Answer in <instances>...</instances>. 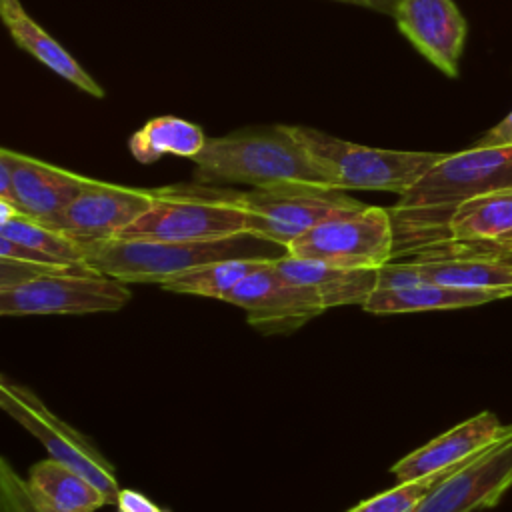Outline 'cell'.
Listing matches in <instances>:
<instances>
[{"label":"cell","mask_w":512,"mask_h":512,"mask_svg":"<svg viewBox=\"0 0 512 512\" xmlns=\"http://www.w3.org/2000/svg\"><path fill=\"white\" fill-rule=\"evenodd\" d=\"M512 188V146H472L444 154L390 208L394 258L446 242L454 210L480 194Z\"/></svg>","instance_id":"cell-1"},{"label":"cell","mask_w":512,"mask_h":512,"mask_svg":"<svg viewBox=\"0 0 512 512\" xmlns=\"http://www.w3.org/2000/svg\"><path fill=\"white\" fill-rule=\"evenodd\" d=\"M192 162L194 180L200 184L328 186L290 126L244 128L208 138Z\"/></svg>","instance_id":"cell-2"},{"label":"cell","mask_w":512,"mask_h":512,"mask_svg":"<svg viewBox=\"0 0 512 512\" xmlns=\"http://www.w3.org/2000/svg\"><path fill=\"white\" fill-rule=\"evenodd\" d=\"M286 248L250 232L218 240L164 242L110 238L84 246L86 264L124 284H162L178 274L226 258H280Z\"/></svg>","instance_id":"cell-3"},{"label":"cell","mask_w":512,"mask_h":512,"mask_svg":"<svg viewBox=\"0 0 512 512\" xmlns=\"http://www.w3.org/2000/svg\"><path fill=\"white\" fill-rule=\"evenodd\" d=\"M154 192V204L116 238L196 242L248 232V212L238 190L196 182Z\"/></svg>","instance_id":"cell-4"},{"label":"cell","mask_w":512,"mask_h":512,"mask_svg":"<svg viewBox=\"0 0 512 512\" xmlns=\"http://www.w3.org/2000/svg\"><path fill=\"white\" fill-rule=\"evenodd\" d=\"M290 130L326 184L336 190H380L402 196L444 158L440 152L370 148L304 126Z\"/></svg>","instance_id":"cell-5"},{"label":"cell","mask_w":512,"mask_h":512,"mask_svg":"<svg viewBox=\"0 0 512 512\" xmlns=\"http://www.w3.org/2000/svg\"><path fill=\"white\" fill-rule=\"evenodd\" d=\"M132 292L128 284L104 276L90 266L42 270L0 286L2 316L96 314L124 308Z\"/></svg>","instance_id":"cell-6"},{"label":"cell","mask_w":512,"mask_h":512,"mask_svg":"<svg viewBox=\"0 0 512 512\" xmlns=\"http://www.w3.org/2000/svg\"><path fill=\"white\" fill-rule=\"evenodd\" d=\"M0 406L28 430L48 450L50 458L66 464L84 478H88L108 500L116 504L118 492L122 490L114 472V466L102 456V452L78 430L60 420L48 406L24 384L0 378Z\"/></svg>","instance_id":"cell-7"},{"label":"cell","mask_w":512,"mask_h":512,"mask_svg":"<svg viewBox=\"0 0 512 512\" xmlns=\"http://www.w3.org/2000/svg\"><path fill=\"white\" fill-rule=\"evenodd\" d=\"M248 212V232L288 248L316 224L364 208L344 190L316 184H280L240 192Z\"/></svg>","instance_id":"cell-8"},{"label":"cell","mask_w":512,"mask_h":512,"mask_svg":"<svg viewBox=\"0 0 512 512\" xmlns=\"http://www.w3.org/2000/svg\"><path fill=\"white\" fill-rule=\"evenodd\" d=\"M286 254L330 266L378 270L394 258L390 208L366 204L360 210L332 216L298 236Z\"/></svg>","instance_id":"cell-9"},{"label":"cell","mask_w":512,"mask_h":512,"mask_svg":"<svg viewBox=\"0 0 512 512\" xmlns=\"http://www.w3.org/2000/svg\"><path fill=\"white\" fill-rule=\"evenodd\" d=\"M226 302L240 306L248 324L262 334L294 332L326 310L316 292L288 280L276 268V260H268L250 272Z\"/></svg>","instance_id":"cell-10"},{"label":"cell","mask_w":512,"mask_h":512,"mask_svg":"<svg viewBox=\"0 0 512 512\" xmlns=\"http://www.w3.org/2000/svg\"><path fill=\"white\" fill-rule=\"evenodd\" d=\"M92 182L94 178L38 158L8 148L0 150V200L48 226Z\"/></svg>","instance_id":"cell-11"},{"label":"cell","mask_w":512,"mask_h":512,"mask_svg":"<svg viewBox=\"0 0 512 512\" xmlns=\"http://www.w3.org/2000/svg\"><path fill=\"white\" fill-rule=\"evenodd\" d=\"M512 486V426L510 430L444 476L414 512H476L492 508Z\"/></svg>","instance_id":"cell-12"},{"label":"cell","mask_w":512,"mask_h":512,"mask_svg":"<svg viewBox=\"0 0 512 512\" xmlns=\"http://www.w3.org/2000/svg\"><path fill=\"white\" fill-rule=\"evenodd\" d=\"M156 192L94 180L50 224L82 246L116 238L152 204Z\"/></svg>","instance_id":"cell-13"},{"label":"cell","mask_w":512,"mask_h":512,"mask_svg":"<svg viewBox=\"0 0 512 512\" xmlns=\"http://www.w3.org/2000/svg\"><path fill=\"white\" fill-rule=\"evenodd\" d=\"M398 30L440 72L458 76L466 40V20L454 0H396L392 12Z\"/></svg>","instance_id":"cell-14"},{"label":"cell","mask_w":512,"mask_h":512,"mask_svg":"<svg viewBox=\"0 0 512 512\" xmlns=\"http://www.w3.org/2000/svg\"><path fill=\"white\" fill-rule=\"evenodd\" d=\"M416 282H436L456 288L504 290L512 294V262L480 256L404 258L378 268L376 288H400Z\"/></svg>","instance_id":"cell-15"},{"label":"cell","mask_w":512,"mask_h":512,"mask_svg":"<svg viewBox=\"0 0 512 512\" xmlns=\"http://www.w3.org/2000/svg\"><path fill=\"white\" fill-rule=\"evenodd\" d=\"M510 426L512 424H502L498 416L488 410L480 412L402 456L390 472L398 482H412L448 470L500 440Z\"/></svg>","instance_id":"cell-16"},{"label":"cell","mask_w":512,"mask_h":512,"mask_svg":"<svg viewBox=\"0 0 512 512\" xmlns=\"http://www.w3.org/2000/svg\"><path fill=\"white\" fill-rule=\"evenodd\" d=\"M276 268L288 280L312 288L324 308L346 304L362 306L378 284L376 268H342L288 254L276 258Z\"/></svg>","instance_id":"cell-17"},{"label":"cell","mask_w":512,"mask_h":512,"mask_svg":"<svg viewBox=\"0 0 512 512\" xmlns=\"http://www.w3.org/2000/svg\"><path fill=\"white\" fill-rule=\"evenodd\" d=\"M512 298L504 290H478V288H456L436 282H416L400 288H376L362 308L376 316L386 314H408L428 310H454L470 308L486 302Z\"/></svg>","instance_id":"cell-18"},{"label":"cell","mask_w":512,"mask_h":512,"mask_svg":"<svg viewBox=\"0 0 512 512\" xmlns=\"http://www.w3.org/2000/svg\"><path fill=\"white\" fill-rule=\"evenodd\" d=\"M2 20L12 36V40L40 60L44 66L54 70L58 76L74 84L78 90L102 98V86L44 30L40 28L22 8L18 0H0Z\"/></svg>","instance_id":"cell-19"},{"label":"cell","mask_w":512,"mask_h":512,"mask_svg":"<svg viewBox=\"0 0 512 512\" xmlns=\"http://www.w3.org/2000/svg\"><path fill=\"white\" fill-rule=\"evenodd\" d=\"M26 482L42 506L58 512H96L108 504L88 478L50 456L30 466Z\"/></svg>","instance_id":"cell-20"},{"label":"cell","mask_w":512,"mask_h":512,"mask_svg":"<svg viewBox=\"0 0 512 512\" xmlns=\"http://www.w3.org/2000/svg\"><path fill=\"white\" fill-rule=\"evenodd\" d=\"M510 232L512 188H502L462 202L448 222L446 242H500Z\"/></svg>","instance_id":"cell-21"},{"label":"cell","mask_w":512,"mask_h":512,"mask_svg":"<svg viewBox=\"0 0 512 512\" xmlns=\"http://www.w3.org/2000/svg\"><path fill=\"white\" fill-rule=\"evenodd\" d=\"M0 236L34 248L66 268L88 266L84 246L80 242L56 230L54 226L16 212V208L4 200H0Z\"/></svg>","instance_id":"cell-22"},{"label":"cell","mask_w":512,"mask_h":512,"mask_svg":"<svg viewBox=\"0 0 512 512\" xmlns=\"http://www.w3.org/2000/svg\"><path fill=\"white\" fill-rule=\"evenodd\" d=\"M206 144L200 126L176 116H160L136 130L128 142L132 156L140 164H152L162 154L194 158Z\"/></svg>","instance_id":"cell-23"},{"label":"cell","mask_w":512,"mask_h":512,"mask_svg":"<svg viewBox=\"0 0 512 512\" xmlns=\"http://www.w3.org/2000/svg\"><path fill=\"white\" fill-rule=\"evenodd\" d=\"M268 260H276V258H226V260L210 262L162 282L160 288L176 294L218 298L226 302L230 292L250 272H254Z\"/></svg>","instance_id":"cell-24"},{"label":"cell","mask_w":512,"mask_h":512,"mask_svg":"<svg viewBox=\"0 0 512 512\" xmlns=\"http://www.w3.org/2000/svg\"><path fill=\"white\" fill-rule=\"evenodd\" d=\"M470 460V458H468ZM466 460V462H468ZM464 464V462H462ZM458 464V466H462ZM458 466H452L448 470L430 474L426 478L420 480H412V482H398L394 488H388L368 500L358 502L356 506H352L348 512H414L416 506L422 502V498L444 478L448 476L452 470H456Z\"/></svg>","instance_id":"cell-25"},{"label":"cell","mask_w":512,"mask_h":512,"mask_svg":"<svg viewBox=\"0 0 512 512\" xmlns=\"http://www.w3.org/2000/svg\"><path fill=\"white\" fill-rule=\"evenodd\" d=\"M0 500L4 512H44L26 478H20L6 458L0 460Z\"/></svg>","instance_id":"cell-26"},{"label":"cell","mask_w":512,"mask_h":512,"mask_svg":"<svg viewBox=\"0 0 512 512\" xmlns=\"http://www.w3.org/2000/svg\"><path fill=\"white\" fill-rule=\"evenodd\" d=\"M446 256H480L512 262V244L498 242H442L420 250L410 258H446ZM404 260V258H402Z\"/></svg>","instance_id":"cell-27"},{"label":"cell","mask_w":512,"mask_h":512,"mask_svg":"<svg viewBox=\"0 0 512 512\" xmlns=\"http://www.w3.org/2000/svg\"><path fill=\"white\" fill-rule=\"evenodd\" d=\"M118 512H168L134 488H122L116 498Z\"/></svg>","instance_id":"cell-28"},{"label":"cell","mask_w":512,"mask_h":512,"mask_svg":"<svg viewBox=\"0 0 512 512\" xmlns=\"http://www.w3.org/2000/svg\"><path fill=\"white\" fill-rule=\"evenodd\" d=\"M476 146H512V112L494 128H490L476 142Z\"/></svg>","instance_id":"cell-29"},{"label":"cell","mask_w":512,"mask_h":512,"mask_svg":"<svg viewBox=\"0 0 512 512\" xmlns=\"http://www.w3.org/2000/svg\"><path fill=\"white\" fill-rule=\"evenodd\" d=\"M336 2L354 4V6H362V8L376 10V12H386V14H392L394 4H396V0H336Z\"/></svg>","instance_id":"cell-30"},{"label":"cell","mask_w":512,"mask_h":512,"mask_svg":"<svg viewBox=\"0 0 512 512\" xmlns=\"http://www.w3.org/2000/svg\"><path fill=\"white\" fill-rule=\"evenodd\" d=\"M498 244H512V232H510V234H508L504 240H500Z\"/></svg>","instance_id":"cell-31"},{"label":"cell","mask_w":512,"mask_h":512,"mask_svg":"<svg viewBox=\"0 0 512 512\" xmlns=\"http://www.w3.org/2000/svg\"><path fill=\"white\" fill-rule=\"evenodd\" d=\"M34 498H36V496H34ZM38 504H40V502H38ZM40 508H42V510H44V512H58V510H52V508H46V506H42V504H40Z\"/></svg>","instance_id":"cell-32"}]
</instances>
